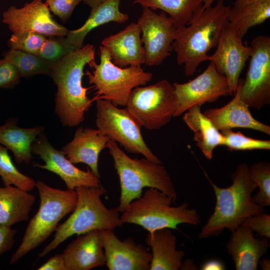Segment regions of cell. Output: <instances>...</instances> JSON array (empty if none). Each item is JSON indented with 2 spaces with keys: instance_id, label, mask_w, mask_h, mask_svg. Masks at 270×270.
<instances>
[{
  "instance_id": "obj_23",
  "label": "cell",
  "mask_w": 270,
  "mask_h": 270,
  "mask_svg": "<svg viewBox=\"0 0 270 270\" xmlns=\"http://www.w3.org/2000/svg\"><path fill=\"white\" fill-rule=\"evenodd\" d=\"M145 242L152 250L150 270H180L185 254L176 249V238L171 229L148 232Z\"/></svg>"
},
{
  "instance_id": "obj_42",
  "label": "cell",
  "mask_w": 270,
  "mask_h": 270,
  "mask_svg": "<svg viewBox=\"0 0 270 270\" xmlns=\"http://www.w3.org/2000/svg\"><path fill=\"white\" fill-rule=\"evenodd\" d=\"M260 0H236L234 4L233 7L240 8Z\"/></svg>"
},
{
  "instance_id": "obj_4",
  "label": "cell",
  "mask_w": 270,
  "mask_h": 270,
  "mask_svg": "<svg viewBox=\"0 0 270 270\" xmlns=\"http://www.w3.org/2000/svg\"><path fill=\"white\" fill-rule=\"evenodd\" d=\"M112 158L120 187L119 204L115 208L123 212L130 203L139 198L144 188H156L170 196L174 202L177 194L165 167L146 158H132L114 141L110 139L106 146Z\"/></svg>"
},
{
  "instance_id": "obj_2",
  "label": "cell",
  "mask_w": 270,
  "mask_h": 270,
  "mask_svg": "<svg viewBox=\"0 0 270 270\" xmlns=\"http://www.w3.org/2000/svg\"><path fill=\"white\" fill-rule=\"evenodd\" d=\"M230 6L218 0L214 6H203L186 26L177 27L173 51L178 64H184L186 76H192L201 63L208 60V53L218 44Z\"/></svg>"
},
{
  "instance_id": "obj_37",
  "label": "cell",
  "mask_w": 270,
  "mask_h": 270,
  "mask_svg": "<svg viewBox=\"0 0 270 270\" xmlns=\"http://www.w3.org/2000/svg\"><path fill=\"white\" fill-rule=\"evenodd\" d=\"M81 2L82 0H46L44 2L50 10L65 23Z\"/></svg>"
},
{
  "instance_id": "obj_1",
  "label": "cell",
  "mask_w": 270,
  "mask_h": 270,
  "mask_svg": "<svg viewBox=\"0 0 270 270\" xmlns=\"http://www.w3.org/2000/svg\"><path fill=\"white\" fill-rule=\"evenodd\" d=\"M95 52L94 46L88 44L52 64L49 76L57 88L54 112L63 126H78L92 106L88 96L92 88L83 86L82 78L86 65L95 60Z\"/></svg>"
},
{
  "instance_id": "obj_31",
  "label": "cell",
  "mask_w": 270,
  "mask_h": 270,
  "mask_svg": "<svg viewBox=\"0 0 270 270\" xmlns=\"http://www.w3.org/2000/svg\"><path fill=\"white\" fill-rule=\"evenodd\" d=\"M8 150L0 144V177L4 186L12 185L26 191H31L36 187V182L18 170Z\"/></svg>"
},
{
  "instance_id": "obj_26",
  "label": "cell",
  "mask_w": 270,
  "mask_h": 270,
  "mask_svg": "<svg viewBox=\"0 0 270 270\" xmlns=\"http://www.w3.org/2000/svg\"><path fill=\"white\" fill-rule=\"evenodd\" d=\"M14 186L0 187V225L10 226L28 220L36 198Z\"/></svg>"
},
{
  "instance_id": "obj_13",
  "label": "cell",
  "mask_w": 270,
  "mask_h": 270,
  "mask_svg": "<svg viewBox=\"0 0 270 270\" xmlns=\"http://www.w3.org/2000/svg\"><path fill=\"white\" fill-rule=\"evenodd\" d=\"M172 85L177 101L174 117L193 106L214 102L228 94L226 77L217 71L211 62L204 72L193 80L183 84L174 82Z\"/></svg>"
},
{
  "instance_id": "obj_11",
  "label": "cell",
  "mask_w": 270,
  "mask_h": 270,
  "mask_svg": "<svg viewBox=\"0 0 270 270\" xmlns=\"http://www.w3.org/2000/svg\"><path fill=\"white\" fill-rule=\"evenodd\" d=\"M250 46V64L240 96L249 108L258 110L270 104V37L258 36Z\"/></svg>"
},
{
  "instance_id": "obj_44",
  "label": "cell",
  "mask_w": 270,
  "mask_h": 270,
  "mask_svg": "<svg viewBox=\"0 0 270 270\" xmlns=\"http://www.w3.org/2000/svg\"><path fill=\"white\" fill-rule=\"evenodd\" d=\"M106 0H82V2L92 8Z\"/></svg>"
},
{
  "instance_id": "obj_43",
  "label": "cell",
  "mask_w": 270,
  "mask_h": 270,
  "mask_svg": "<svg viewBox=\"0 0 270 270\" xmlns=\"http://www.w3.org/2000/svg\"><path fill=\"white\" fill-rule=\"evenodd\" d=\"M196 266L194 264L192 260H186L182 262L180 270H196Z\"/></svg>"
},
{
  "instance_id": "obj_24",
  "label": "cell",
  "mask_w": 270,
  "mask_h": 270,
  "mask_svg": "<svg viewBox=\"0 0 270 270\" xmlns=\"http://www.w3.org/2000/svg\"><path fill=\"white\" fill-rule=\"evenodd\" d=\"M120 0H107L91 8L85 22L78 28L68 30L65 36L73 50L83 46L86 35L96 28L110 22L121 24L128 20L129 16L120 10Z\"/></svg>"
},
{
  "instance_id": "obj_36",
  "label": "cell",
  "mask_w": 270,
  "mask_h": 270,
  "mask_svg": "<svg viewBox=\"0 0 270 270\" xmlns=\"http://www.w3.org/2000/svg\"><path fill=\"white\" fill-rule=\"evenodd\" d=\"M240 226L250 228L258 236L270 238V215L264 212L246 218Z\"/></svg>"
},
{
  "instance_id": "obj_5",
  "label": "cell",
  "mask_w": 270,
  "mask_h": 270,
  "mask_svg": "<svg viewBox=\"0 0 270 270\" xmlns=\"http://www.w3.org/2000/svg\"><path fill=\"white\" fill-rule=\"evenodd\" d=\"M77 202L72 214L58 226L52 240L38 254L44 258L68 238L80 235L94 230H113L121 227L119 212L115 208H107L101 200L106 190L98 186H80L75 188Z\"/></svg>"
},
{
  "instance_id": "obj_22",
  "label": "cell",
  "mask_w": 270,
  "mask_h": 270,
  "mask_svg": "<svg viewBox=\"0 0 270 270\" xmlns=\"http://www.w3.org/2000/svg\"><path fill=\"white\" fill-rule=\"evenodd\" d=\"M253 232L242 226L231 232L226 249L236 270H256L260 258L270 247L268 238H256Z\"/></svg>"
},
{
  "instance_id": "obj_21",
  "label": "cell",
  "mask_w": 270,
  "mask_h": 270,
  "mask_svg": "<svg viewBox=\"0 0 270 270\" xmlns=\"http://www.w3.org/2000/svg\"><path fill=\"white\" fill-rule=\"evenodd\" d=\"M110 138L98 129L80 127L72 140L62 148L66 157L73 164H84L98 178V158Z\"/></svg>"
},
{
  "instance_id": "obj_41",
  "label": "cell",
  "mask_w": 270,
  "mask_h": 270,
  "mask_svg": "<svg viewBox=\"0 0 270 270\" xmlns=\"http://www.w3.org/2000/svg\"><path fill=\"white\" fill-rule=\"evenodd\" d=\"M202 270H225L224 264L220 261L212 260L207 261L202 266Z\"/></svg>"
},
{
  "instance_id": "obj_28",
  "label": "cell",
  "mask_w": 270,
  "mask_h": 270,
  "mask_svg": "<svg viewBox=\"0 0 270 270\" xmlns=\"http://www.w3.org/2000/svg\"><path fill=\"white\" fill-rule=\"evenodd\" d=\"M270 18V0H262L240 8H230L227 20L238 37L242 38L248 30Z\"/></svg>"
},
{
  "instance_id": "obj_46",
  "label": "cell",
  "mask_w": 270,
  "mask_h": 270,
  "mask_svg": "<svg viewBox=\"0 0 270 270\" xmlns=\"http://www.w3.org/2000/svg\"><path fill=\"white\" fill-rule=\"evenodd\" d=\"M214 0H202L204 8H206L212 6V4Z\"/></svg>"
},
{
  "instance_id": "obj_27",
  "label": "cell",
  "mask_w": 270,
  "mask_h": 270,
  "mask_svg": "<svg viewBox=\"0 0 270 270\" xmlns=\"http://www.w3.org/2000/svg\"><path fill=\"white\" fill-rule=\"evenodd\" d=\"M186 111L183 116V120L194 132V140L206 158L212 159L214 149L218 146H223V134L202 112L200 106H193Z\"/></svg>"
},
{
  "instance_id": "obj_8",
  "label": "cell",
  "mask_w": 270,
  "mask_h": 270,
  "mask_svg": "<svg viewBox=\"0 0 270 270\" xmlns=\"http://www.w3.org/2000/svg\"><path fill=\"white\" fill-rule=\"evenodd\" d=\"M99 56V64L95 60L88 64L92 72L86 70L84 73L89 84H92L91 88L96 90L92 102L102 99L117 106H126L132 90L146 85L152 80V74L144 71L140 66L120 68L115 65L102 46H100Z\"/></svg>"
},
{
  "instance_id": "obj_16",
  "label": "cell",
  "mask_w": 270,
  "mask_h": 270,
  "mask_svg": "<svg viewBox=\"0 0 270 270\" xmlns=\"http://www.w3.org/2000/svg\"><path fill=\"white\" fill-rule=\"evenodd\" d=\"M2 22L12 33L32 31L46 36H66L68 32L53 18L42 0H32L20 8L10 6L4 12Z\"/></svg>"
},
{
  "instance_id": "obj_32",
  "label": "cell",
  "mask_w": 270,
  "mask_h": 270,
  "mask_svg": "<svg viewBox=\"0 0 270 270\" xmlns=\"http://www.w3.org/2000/svg\"><path fill=\"white\" fill-rule=\"evenodd\" d=\"M250 178L259 190L252 197L257 204L265 207L270 206V164L259 162L252 164L249 168Z\"/></svg>"
},
{
  "instance_id": "obj_33",
  "label": "cell",
  "mask_w": 270,
  "mask_h": 270,
  "mask_svg": "<svg viewBox=\"0 0 270 270\" xmlns=\"http://www.w3.org/2000/svg\"><path fill=\"white\" fill-rule=\"evenodd\" d=\"M221 132L224 136L223 146L230 150L270 149V140L253 138L241 132H234L230 129L222 130Z\"/></svg>"
},
{
  "instance_id": "obj_25",
  "label": "cell",
  "mask_w": 270,
  "mask_h": 270,
  "mask_svg": "<svg viewBox=\"0 0 270 270\" xmlns=\"http://www.w3.org/2000/svg\"><path fill=\"white\" fill-rule=\"evenodd\" d=\"M16 123V119L10 118L0 126V144L12 151L18 164H28L32 158V145L44 128H22Z\"/></svg>"
},
{
  "instance_id": "obj_15",
  "label": "cell",
  "mask_w": 270,
  "mask_h": 270,
  "mask_svg": "<svg viewBox=\"0 0 270 270\" xmlns=\"http://www.w3.org/2000/svg\"><path fill=\"white\" fill-rule=\"evenodd\" d=\"M32 152L38 156L44 162V164L34 162L33 166L57 174L68 189L100 186V178L90 169L84 171L74 166L62 150L51 145L44 134H40L32 143Z\"/></svg>"
},
{
  "instance_id": "obj_39",
  "label": "cell",
  "mask_w": 270,
  "mask_h": 270,
  "mask_svg": "<svg viewBox=\"0 0 270 270\" xmlns=\"http://www.w3.org/2000/svg\"><path fill=\"white\" fill-rule=\"evenodd\" d=\"M16 234V230L10 226L0 225V256L12 248Z\"/></svg>"
},
{
  "instance_id": "obj_19",
  "label": "cell",
  "mask_w": 270,
  "mask_h": 270,
  "mask_svg": "<svg viewBox=\"0 0 270 270\" xmlns=\"http://www.w3.org/2000/svg\"><path fill=\"white\" fill-rule=\"evenodd\" d=\"M68 270H90L106 264L100 230L78 235L62 254Z\"/></svg>"
},
{
  "instance_id": "obj_35",
  "label": "cell",
  "mask_w": 270,
  "mask_h": 270,
  "mask_svg": "<svg viewBox=\"0 0 270 270\" xmlns=\"http://www.w3.org/2000/svg\"><path fill=\"white\" fill-rule=\"evenodd\" d=\"M72 50L65 36H46L37 55L53 64Z\"/></svg>"
},
{
  "instance_id": "obj_45",
  "label": "cell",
  "mask_w": 270,
  "mask_h": 270,
  "mask_svg": "<svg viewBox=\"0 0 270 270\" xmlns=\"http://www.w3.org/2000/svg\"><path fill=\"white\" fill-rule=\"evenodd\" d=\"M258 264L260 265L262 270H270V260L268 258H264L260 260Z\"/></svg>"
},
{
  "instance_id": "obj_9",
  "label": "cell",
  "mask_w": 270,
  "mask_h": 270,
  "mask_svg": "<svg viewBox=\"0 0 270 270\" xmlns=\"http://www.w3.org/2000/svg\"><path fill=\"white\" fill-rule=\"evenodd\" d=\"M142 127L160 128L174 117L177 101L174 87L162 80L148 86H139L130 93L125 106Z\"/></svg>"
},
{
  "instance_id": "obj_10",
  "label": "cell",
  "mask_w": 270,
  "mask_h": 270,
  "mask_svg": "<svg viewBox=\"0 0 270 270\" xmlns=\"http://www.w3.org/2000/svg\"><path fill=\"white\" fill-rule=\"evenodd\" d=\"M96 101L98 130L128 152L142 154L154 162L162 164L146 144L141 134V126L126 108H118L105 100Z\"/></svg>"
},
{
  "instance_id": "obj_20",
  "label": "cell",
  "mask_w": 270,
  "mask_h": 270,
  "mask_svg": "<svg viewBox=\"0 0 270 270\" xmlns=\"http://www.w3.org/2000/svg\"><path fill=\"white\" fill-rule=\"evenodd\" d=\"M244 79L239 80L232 99L224 106L210 108L204 113L219 130L245 128L270 134V126L254 118L249 107L241 99L240 90Z\"/></svg>"
},
{
  "instance_id": "obj_34",
  "label": "cell",
  "mask_w": 270,
  "mask_h": 270,
  "mask_svg": "<svg viewBox=\"0 0 270 270\" xmlns=\"http://www.w3.org/2000/svg\"><path fill=\"white\" fill-rule=\"evenodd\" d=\"M46 36L32 31L12 33L8 42L10 49L38 54Z\"/></svg>"
},
{
  "instance_id": "obj_3",
  "label": "cell",
  "mask_w": 270,
  "mask_h": 270,
  "mask_svg": "<svg viewBox=\"0 0 270 270\" xmlns=\"http://www.w3.org/2000/svg\"><path fill=\"white\" fill-rule=\"evenodd\" d=\"M231 179L232 184L222 188L208 178L216 202L213 213L201 229L199 238L217 236L225 229L232 232L246 218L264 212V207L256 204L252 199V194L257 186L250 178L246 163L238 166Z\"/></svg>"
},
{
  "instance_id": "obj_18",
  "label": "cell",
  "mask_w": 270,
  "mask_h": 270,
  "mask_svg": "<svg viewBox=\"0 0 270 270\" xmlns=\"http://www.w3.org/2000/svg\"><path fill=\"white\" fill-rule=\"evenodd\" d=\"M140 34L137 23L132 22L124 30L104 38L102 46L108 50L115 65L120 68L140 66L146 62Z\"/></svg>"
},
{
  "instance_id": "obj_29",
  "label": "cell",
  "mask_w": 270,
  "mask_h": 270,
  "mask_svg": "<svg viewBox=\"0 0 270 270\" xmlns=\"http://www.w3.org/2000/svg\"><path fill=\"white\" fill-rule=\"evenodd\" d=\"M134 4L168 14L176 27L186 26L204 6L202 0H132Z\"/></svg>"
},
{
  "instance_id": "obj_12",
  "label": "cell",
  "mask_w": 270,
  "mask_h": 270,
  "mask_svg": "<svg viewBox=\"0 0 270 270\" xmlns=\"http://www.w3.org/2000/svg\"><path fill=\"white\" fill-rule=\"evenodd\" d=\"M146 52V65L158 66L173 51L172 43L177 27L166 14H158L148 8H142L138 22Z\"/></svg>"
},
{
  "instance_id": "obj_14",
  "label": "cell",
  "mask_w": 270,
  "mask_h": 270,
  "mask_svg": "<svg viewBox=\"0 0 270 270\" xmlns=\"http://www.w3.org/2000/svg\"><path fill=\"white\" fill-rule=\"evenodd\" d=\"M216 50L208 60L214 63L216 70L228 82V95L235 94L240 76L246 62L250 59L252 48L244 44L227 21L225 23L216 46Z\"/></svg>"
},
{
  "instance_id": "obj_7",
  "label": "cell",
  "mask_w": 270,
  "mask_h": 270,
  "mask_svg": "<svg viewBox=\"0 0 270 270\" xmlns=\"http://www.w3.org/2000/svg\"><path fill=\"white\" fill-rule=\"evenodd\" d=\"M173 199L164 192L149 188L140 197L133 200L120 216L123 223L142 226L148 232L162 228L176 229L186 224L196 226L201 223L200 216L184 202L172 206Z\"/></svg>"
},
{
  "instance_id": "obj_40",
  "label": "cell",
  "mask_w": 270,
  "mask_h": 270,
  "mask_svg": "<svg viewBox=\"0 0 270 270\" xmlns=\"http://www.w3.org/2000/svg\"><path fill=\"white\" fill-rule=\"evenodd\" d=\"M38 270H68L62 254H56L37 268Z\"/></svg>"
},
{
  "instance_id": "obj_6",
  "label": "cell",
  "mask_w": 270,
  "mask_h": 270,
  "mask_svg": "<svg viewBox=\"0 0 270 270\" xmlns=\"http://www.w3.org/2000/svg\"><path fill=\"white\" fill-rule=\"evenodd\" d=\"M36 187L40 198L39 208L29 222L20 244L12 255L10 264L44 242L56 231L60 221L74 210L76 204L75 190L54 188L40 180L36 182Z\"/></svg>"
},
{
  "instance_id": "obj_17",
  "label": "cell",
  "mask_w": 270,
  "mask_h": 270,
  "mask_svg": "<svg viewBox=\"0 0 270 270\" xmlns=\"http://www.w3.org/2000/svg\"><path fill=\"white\" fill-rule=\"evenodd\" d=\"M106 257L110 270H149L152 254L144 244L128 237L120 240L112 230H100Z\"/></svg>"
},
{
  "instance_id": "obj_38",
  "label": "cell",
  "mask_w": 270,
  "mask_h": 270,
  "mask_svg": "<svg viewBox=\"0 0 270 270\" xmlns=\"http://www.w3.org/2000/svg\"><path fill=\"white\" fill-rule=\"evenodd\" d=\"M20 76L16 67L5 58L0 59V88H12L18 84Z\"/></svg>"
},
{
  "instance_id": "obj_30",
  "label": "cell",
  "mask_w": 270,
  "mask_h": 270,
  "mask_svg": "<svg viewBox=\"0 0 270 270\" xmlns=\"http://www.w3.org/2000/svg\"><path fill=\"white\" fill-rule=\"evenodd\" d=\"M3 56L16 67L21 78H29L38 74L50 75L52 64L37 54L10 49L4 54Z\"/></svg>"
}]
</instances>
